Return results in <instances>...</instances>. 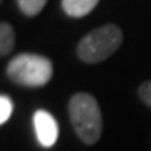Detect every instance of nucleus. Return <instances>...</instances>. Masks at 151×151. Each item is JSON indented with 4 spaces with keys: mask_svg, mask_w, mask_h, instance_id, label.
Instances as JSON below:
<instances>
[{
    "mask_svg": "<svg viewBox=\"0 0 151 151\" xmlns=\"http://www.w3.org/2000/svg\"><path fill=\"white\" fill-rule=\"evenodd\" d=\"M69 119L77 138L87 146L96 145L103 134V114L96 97L77 92L69 99Z\"/></svg>",
    "mask_w": 151,
    "mask_h": 151,
    "instance_id": "nucleus-1",
    "label": "nucleus"
},
{
    "mask_svg": "<svg viewBox=\"0 0 151 151\" xmlns=\"http://www.w3.org/2000/svg\"><path fill=\"white\" fill-rule=\"evenodd\" d=\"M138 96L143 103L151 109V81L143 82L139 87H138Z\"/></svg>",
    "mask_w": 151,
    "mask_h": 151,
    "instance_id": "nucleus-9",
    "label": "nucleus"
},
{
    "mask_svg": "<svg viewBox=\"0 0 151 151\" xmlns=\"http://www.w3.org/2000/svg\"><path fill=\"white\" fill-rule=\"evenodd\" d=\"M34 129H35L37 141L44 148L54 146L59 138V126L55 123L54 116L44 109H39L34 113Z\"/></svg>",
    "mask_w": 151,
    "mask_h": 151,
    "instance_id": "nucleus-4",
    "label": "nucleus"
},
{
    "mask_svg": "<svg viewBox=\"0 0 151 151\" xmlns=\"http://www.w3.org/2000/svg\"><path fill=\"white\" fill-rule=\"evenodd\" d=\"M52 60L40 54H19L7 64L5 74L14 84L24 87H42L52 79Z\"/></svg>",
    "mask_w": 151,
    "mask_h": 151,
    "instance_id": "nucleus-2",
    "label": "nucleus"
},
{
    "mask_svg": "<svg viewBox=\"0 0 151 151\" xmlns=\"http://www.w3.org/2000/svg\"><path fill=\"white\" fill-rule=\"evenodd\" d=\"M99 0H62V10L69 17L79 19V17H86L91 14Z\"/></svg>",
    "mask_w": 151,
    "mask_h": 151,
    "instance_id": "nucleus-5",
    "label": "nucleus"
},
{
    "mask_svg": "<svg viewBox=\"0 0 151 151\" xmlns=\"http://www.w3.org/2000/svg\"><path fill=\"white\" fill-rule=\"evenodd\" d=\"M45 4H47V0H17V5H19L20 12L27 17L39 15L45 7Z\"/></svg>",
    "mask_w": 151,
    "mask_h": 151,
    "instance_id": "nucleus-7",
    "label": "nucleus"
},
{
    "mask_svg": "<svg viewBox=\"0 0 151 151\" xmlns=\"http://www.w3.org/2000/svg\"><path fill=\"white\" fill-rule=\"evenodd\" d=\"M123 44V30L116 24H106L94 29L79 40L77 57L86 64H99L118 50Z\"/></svg>",
    "mask_w": 151,
    "mask_h": 151,
    "instance_id": "nucleus-3",
    "label": "nucleus"
},
{
    "mask_svg": "<svg viewBox=\"0 0 151 151\" xmlns=\"http://www.w3.org/2000/svg\"><path fill=\"white\" fill-rule=\"evenodd\" d=\"M15 45V30L9 22L0 24V55L7 57Z\"/></svg>",
    "mask_w": 151,
    "mask_h": 151,
    "instance_id": "nucleus-6",
    "label": "nucleus"
},
{
    "mask_svg": "<svg viewBox=\"0 0 151 151\" xmlns=\"http://www.w3.org/2000/svg\"><path fill=\"white\" fill-rule=\"evenodd\" d=\"M12 109H14L12 99L9 96H5V94H2V96H0V124H2V126L10 119Z\"/></svg>",
    "mask_w": 151,
    "mask_h": 151,
    "instance_id": "nucleus-8",
    "label": "nucleus"
}]
</instances>
